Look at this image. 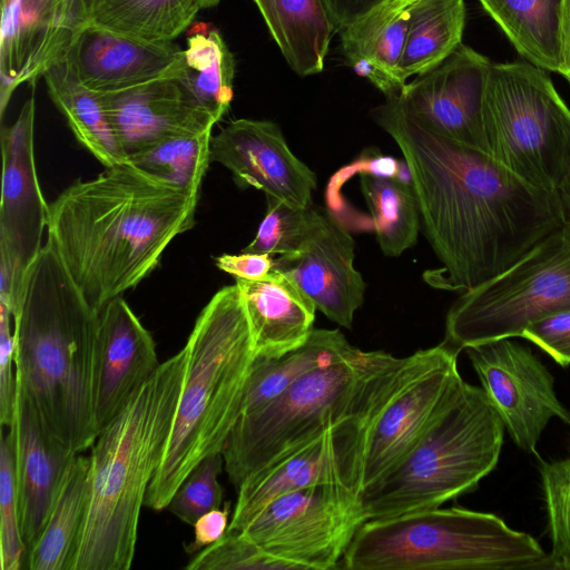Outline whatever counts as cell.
<instances>
[{"label":"cell","instance_id":"6da1fadb","mask_svg":"<svg viewBox=\"0 0 570 570\" xmlns=\"http://www.w3.org/2000/svg\"><path fill=\"white\" fill-rule=\"evenodd\" d=\"M371 114L410 168L424 234L442 264L423 274L430 286L471 291L563 223L557 193L527 183L488 153L430 129L397 96Z\"/></svg>","mask_w":570,"mask_h":570},{"label":"cell","instance_id":"7a4b0ae2","mask_svg":"<svg viewBox=\"0 0 570 570\" xmlns=\"http://www.w3.org/2000/svg\"><path fill=\"white\" fill-rule=\"evenodd\" d=\"M198 196L129 161L107 167L49 204L47 240L99 311L148 276L170 242L193 228Z\"/></svg>","mask_w":570,"mask_h":570},{"label":"cell","instance_id":"3957f363","mask_svg":"<svg viewBox=\"0 0 570 570\" xmlns=\"http://www.w3.org/2000/svg\"><path fill=\"white\" fill-rule=\"evenodd\" d=\"M98 311L46 244L29 266L13 316L17 390L45 430L75 454L91 448Z\"/></svg>","mask_w":570,"mask_h":570},{"label":"cell","instance_id":"277c9868","mask_svg":"<svg viewBox=\"0 0 570 570\" xmlns=\"http://www.w3.org/2000/svg\"><path fill=\"white\" fill-rule=\"evenodd\" d=\"M186 372L181 348L159 364L91 445L87 510L70 570H128L140 511L161 462Z\"/></svg>","mask_w":570,"mask_h":570},{"label":"cell","instance_id":"5b68a950","mask_svg":"<svg viewBox=\"0 0 570 570\" xmlns=\"http://www.w3.org/2000/svg\"><path fill=\"white\" fill-rule=\"evenodd\" d=\"M183 348V391L161 462L145 497V507L154 511L167 508L205 458L223 453L242 413L256 354L236 283L220 288L204 306Z\"/></svg>","mask_w":570,"mask_h":570},{"label":"cell","instance_id":"8992f818","mask_svg":"<svg viewBox=\"0 0 570 570\" xmlns=\"http://www.w3.org/2000/svg\"><path fill=\"white\" fill-rule=\"evenodd\" d=\"M403 357L353 346L266 406L239 415L223 450L236 491L253 474L372 406L397 380Z\"/></svg>","mask_w":570,"mask_h":570},{"label":"cell","instance_id":"52a82bcc","mask_svg":"<svg viewBox=\"0 0 570 570\" xmlns=\"http://www.w3.org/2000/svg\"><path fill=\"white\" fill-rule=\"evenodd\" d=\"M347 570H556L550 554L500 517L426 509L365 521L343 556Z\"/></svg>","mask_w":570,"mask_h":570},{"label":"cell","instance_id":"ba28073f","mask_svg":"<svg viewBox=\"0 0 570 570\" xmlns=\"http://www.w3.org/2000/svg\"><path fill=\"white\" fill-rule=\"evenodd\" d=\"M504 424L484 390L463 381L417 444L358 493L365 521L439 508L497 465Z\"/></svg>","mask_w":570,"mask_h":570},{"label":"cell","instance_id":"9c48e42d","mask_svg":"<svg viewBox=\"0 0 570 570\" xmlns=\"http://www.w3.org/2000/svg\"><path fill=\"white\" fill-rule=\"evenodd\" d=\"M483 130L487 153L535 187L556 193L570 171V109L530 62L491 65Z\"/></svg>","mask_w":570,"mask_h":570},{"label":"cell","instance_id":"30bf717a","mask_svg":"<svg viewBox=\"0 0 570 570\" xmlns=\"http://www.w3.org/2000/svg\"><path fill=\"white\" fill-rule=\"evenodd\" d=\"M570 311V223L563 222L503 273L464 292L450 307L445 337L462 351L521 337L524 328Z\"/></svg>","mask_w":570,"mask_h":570},{"label":"cell","instance_id":"8fae6325","mask_svg":"<svg viewBox=\"0 0 570 570\" xmlns=\"http://www.w3.org/2000/svg\"><path fill=\"white\" fill-rule=\"evenodd\" d=\"M364 522L356 494L324 483L276 498L240 532L294 569L331 570Z\"/></svg>","mask_w":570,"mask_h":570},{"label":"cell","instance_id":"7c38bea8","mask_svg":"<svg viewBox=\"0 0 570 570\" xmlns=\"http://www.w3.org/2000/svg\"><path fill=\"white\" fill-rule=\"evenodd\" d=\"M465 351L482 389L520 449L535 453L552 417L570 424V412L557 397L552 375L529 347L500 338Z\"/></svg>","mask_w":570,"mask_h":570},{"label":"cell","instance_id":"4fadbf2b","mask_svg":"<svg viewBox=\"0 0 570 570\" xmlns=\"http://www.w3.org/2000/svg\"><path fill=\"white\" fill-rule=\"evenodd\" d=\"M459 353L444 341L433 346L430 361L375 420L363 455L358 493L399 464L452 400L463 382Z\"/></svg>","mask_w":570,"mask_h":570},{"label":"cell","instance_id":"5bb4252c","mask_svg":"<svg viewBox=\"0 0 570 570\" xmlns=\"http://www.w3.org/2000/svg\"><path fill=\"white\" fill-rule=\"evenodd\" d=\"M365 443L362 426L346 420L253 474L237 490L227 532H240L269 502L303 488L335 483L358 497Z\"/></svg>","mask_w":570,"mask_h":570},{"label":"cell","instance_id":"9a60e30c","mask_svg":"<svg viewBox=\"0 0 570 570\" xmlns=\"http://www.w3.org/2000/svg\"><path fill=\"white\" fill-rule=\"evenodd\" d=\"M90 23L88 0L2 1L0 35V112L12 92L62 61Z\"/></svg>","mask_w":570,"mask_h":570},{"label":"cell","instance_id":"2e32d148","mask_svg":"<svg viewBox=\"0 0 570 570\" xmlns=\"http://www.w3.org/2000/svg\"><path fill=\"white\" fill-rule=\"evenodd\" d=\"M33 94L35 85L16 121L1 128L0 257L23 277L43 247L49 212L36 169Z\"/></svg>","mask_w":570,"mask_h":570},{"label":"cell","instance_id":"e0dca14e","mask_svg":"<svg viewBox=\"0 0 570 570\" xmlns=\"http://www.w3.org/2000/svg\"><path fill=\"white\" fill-rule=\"evenodd\" d=\"M491 65L460 43L438 67L406 82L397 98L430 129L487 153L483 101Z\"/></svg>","mask_w":570,"mask_h":570},{"label":"cell","instance_id":"ac0fdd59","mask_svg":"<svg viewBox=\"0 0 570 570\" xmlns=\"http://www.w3.org/2000/svg\"><path fill=\"white\" fill-rule=\"evenodd\" d=\"M210 161L227 168L240 188L261 189L296 207L312 205L316 174L293 154L273 121H230L212 137Z\"/></svg>","mask_w":570,"mask_h":570},{"label":"cell","instance_id":"d6986e66","mask_svg":"<svg viewBox=\"0 0 570 570\" xmlns=\"http://www.w3.org/2000/svg\"><path fill=\"white\" fill-rule=\"evenodd\" d=\"M178 59L163 77L97 92L127 158L173 136L213 130L216 121L178 77Z\"/></svg>","mask_w":570,"mask_h":570},{"label":"cell","instance_id":"ffe728a7","mask_svg":"<svg viewBox=\"0 0 570 570\" xmlns=\"http://www.w3.org/2000/svg\"><path fill=\"white\" fill-rule=\"evenodd\" d=\"M354 256L353 237L334 214L324 209L305 246L274 259L273 269L291 278L330 321L352 328L366 287L354 266Z\"/></svg>","mask_w":570,"mask_h":570},{"label":"cell","instance_id":"44dd1931","mask_svg":"<svg viewBox=\"0 0 570 570\" xmlns=\"http://www.w3.org/2000/svg\"><path fill=\"white\" fill-rule=\"evenodd\" d=\"M159 364L151 334L121 296L98 311L95 385L98 432L126 406Z\"/></svg>","mask_w":570,"mask_h":570},{"label":"cell","instance_id":"7402d4cb","mask_svg":"<svg viewBox=\"0 0 570 570\" xmlns=\"http://www.w3.org/2000/svg\"><path fill=\"white\" fill-rule=\"evenodd\" d=\"M10 430L20 527L28 551L41 534L66 472L77 454L45 430L18 390L14 422Z\"/></svg>","mask_w":570,"mask_h":570},{"label":"cell","instance_id":"603a6c76","mask_svg":"<svg viewBox=\"0 0 570 570\" xmlns=\"http://www.w3.org/2000/svg\"><path fill=\"white\" fill-rule=\"evenodd\" d=\"M181 51L173 41H146L89 23L65 61L88 89L114 92L165 76Z\"/></svg>","mask_w":570,"mask_h":570},{"label":"cell","instance_id":"cb8c5ba5","mask_svg":"<svg viewBox=\"0 0 570 570\" xmlns=\"http://www.w3.org/2000/svg\"><path fill=\"white\" fill-rule=\"evenodd\" d=\"M247 312L256 357H279L313 332L316 307L286 275L272 269L259 279L236 278Z\"/></svg>","mask_w":570,"mask_h":570},{"label":"cell","instance_id":"d4e9b609","mask_svg":"<svg viewBox=\"0 0 570 570\" xmlns=\"http://www.w3.org/2000/svg\"><path fill=\"white\" fill-rule=\"evenodd\" d=\"M518 52L530 63L566 72L567 0H479Z\"/></svg>","mask_w":570,"mask_h":570},{"label":"cell","instance_id":"484cf974","mask_svg":"<svg viewBox=\"0 0 570 570\" xmlns=\"http://www.w3.org/2000/svg\"><path fill=\"white\" fill-rule=\"evenodd\" d=\"M288 66L298 76L323 71L333 22L323 0H254Z\"/></svg>","mask_w":570,"mask_h":570},{"label":"cell","instance_id":"4316f807","mask_svg":"<svg viewBox=\"0 0 570 570\" xmlns=\"http://www.w3.org/2000/svg\"><path fill=\"white\" fill-rule=\"evenodd\" d=\"M90 484V458L81 453L71 461L47 523L27 551L29 570H70L83 523Z\"/></svg>","mask_w":570,"mask_h":570},{"label":"cell","instance_id":"83f0119b","mask_svg":"<svg viewBox=\"0 0 570 570\" xmlns=\"http://www.w3.org/2000/svg\"><path fill=\"white\" fill-rule=\"evenodd\" d=\"M43 78L52 102L77 140L106 168L127 163L98 94L79 82L65 59Z\"/></svg>","mask_w":570,"mask_h":570},{"label":"cell","instance_id":"f1b7e54d","mask_svg":"<svg viewBox=\"0 0 570 570\" xmlns=\"http://www.w3.org/2000/svg\"><path fill=\"white\" fill-rule=\"evenodd\" d=\"M352 347L341 331L314 328L299 347L279 357H256L240 415L266 406L303 375L341 358Z\"/></svg>","mask_w":570,"mask_h":570},{"label":"cell","instance_id":"f546056e","mask_svg":"<svg viewBox=\"0 0 570 570\" xmlns=\"http://www.w3.org/2000/svg\"><path fill=\"white\" fill-rule=\"evenodd\" d=\"M177 73L200 107L218 122L233 100L235 60L216 28L198 23L190 31Z\"/></svg>","mask_w":570,"mask_h":570},{"label":"cell","instance_id":"4dcf8cb0","mask_svg":"<svg viewBox=\"0 0 570 570\" xmlns=\"http://www.w3.org/2000/svg\"><path fill=\"white\" fill-rule=\"evenodd\" d=\"M464 0H419L410 8L409 29L400 61L406 82L443 62L462 43Z\"/></svg>","mask_w":570,"mask_h":570},{"label":"cell","instance_id":"1f68e13d","mask_svg":"<svg viewBox=\"0 0 570 570\" xmlns=\"http://www.w3.org/2000/svg\"><path fill=\"white\" fill-rule=\"evenodd\" d=\"M200 9L197 0H88L90 23L151 42H171Z\"/></svg>","mask_w":570,"mask_h":570},{"label":"cell","instance_id":"d6a6232c","mask_svg":"<svg viewBox=\"0 0 570 570\" xmlns=\"http://www.w3.org/2000/svg\"><path fill=\"white\" fill-rule=\"evenodd\" d=\"M360 185L383 254L396 257L413 247L422 225L413 185L368 174H361Z\"/></svg>","mask_w":570,"mask_h":570},{"label":"cell","instance_id":"836d02e7","mask_svg":"<svg viewBox=\"0 0 570 570\" xmlns=\"http://www.w3.org/2000/svg\"><path fill=\"white\" fill-rule=\"evenodd\" d=\"M212 130L169 137L128 158L142 171L199 195L210 163Z\"/></svg>","mask_w":570,"mask_h":570},{"label":"cell","instance_id":"e575fe53","mask_svg":"<svg viewBox=\"0 0 570 570\" xmlns=\"http://www.w3.org/2000/svg\"><path fill=\"white\" fill-rule=\"evenodd\" d=\"M266 200V215L243 252L281 256L299 252L317 228L324 209L296 207L271 196Z\"/></svg>","mask_w":570,"mask_h":570},{"label":"cell","instance_id":"d590c367","mask_svg":"<svg viewBox=\"0 0 570 570\" xmlns=\"http://www.w3.org/2000/svg\"><path fill=\"white\" fill-rule=\"evenodd\" d=\"M410 9L390 21L376 36L358 43H344V57L357 56L371 66L368 81L386 98L400 96L405 81L400 75L405 38L409 29Z\"/></svg>","mask_w":570,"mask_h":570},{"label":"cell","instance_id":"8d00e7d4","mask_svg":"<svg viewBox=\"0 0 570 570\" xmlns=\"http://www.w3.org/2000/svg\"><path fill=\"white\" fill-rule=\"evenodd\" d=\"M0 543L1 570L24 568L27 548L20 527L10 428L7 432L2 428L0 441Z\"/></svg>","mask_w":570,"mask_h":570},{"label":"cell","instance_id":"74e56055","mask_svg":"<svg viewBox=\"0 0 570 570\" xmlns=\"http://www.w3.org/2000/svg\"><path fill=\"white\" fill-rule=\"evenodd\" d=\"M540 474L556 570H570V459L541 462Z\"/></svg>","mask_w":570,"mask_h":570},{"label":"cell","instance_id":"f35d334b","mask_svg":"<svg viewBox=\"0 0 570 570\" xmlns=\"http://www.w3.org/2000/svg\"><path fill=\"white\" fill-rule=\"evenodd\" d=\"M224 469L223 453L205 458L184 480L167 510L188 525L206 512L224 504V489L218 476Z\"/></svg>","mask_w":570,"mask_h":570},{"label":"cell","instance_id":"ab89813d","mask_svg":"<svg viewBox=\"0 0 570 570\" xmlns=\"http://www.w3.org/2000/svg\"><path fill=\"white\" fill-rule=\"evenodd\" d=\"M188 570H289V563L263 550L243 532H226L215 543L198 551Z\"/></svg>","mask_w":570,"mask_h":570},{"label":"cell","instance_id":"60d3db41","mask_svg":"<svg viewBox=\"0 0 570 570\" xmlns=\"http://www.w3.org/2000/svg\"><path fill=\"white\" fill-rule=\"evenodd\" d=\"M13 317L0 303V423L11 428L17 403Z\"/></svg>","mask_w":570,"mask_h":570},{"label":"cell","instance_id":"b9f144b4","mask_svg":"<svg viewBox=\"0 0 570 570\" xmlns=\"http://www.w3.org/2000/svg\"><path fill=\"white\" fill-rule=\"evenodd\" d=\"M521 337L535 344L562 367L570 365V311L528 325Z\"/></svg>","mask_w":570,"mask_h":570},{"label":"cell","instance_id":"7bdbcfd3","mask_svg":"<svg viewBox=\"0 0 570 570\" xmlns=\"http://www.w3.org/2000/svg\"><path fill=\"white\" fill-rule=\"evenodd\" d=\"M419 0H384L366 16L342 31L341 43H358L376 36L395 17Z\"/></svg>","mask_w":570,"mask_h":570},{"label":"cell","instance_id":"ee69618b","mask_svg":"<svg viewBox=\"0 0 570 570\" xmlns=\"http://www.w3.org/2000/svg\"><path fill=\"white\" fill-rule=\"evenodd\" d=\"M229 514L230 502H224L223 509H214L203 514L193 525L194 538L185 546L186 553H197L223 538L229 525Z\"/></svg>","mask_w":570,"mask_h":570},{"label":"cell","instance_id":"f6af8a7d","mask_svg":"<svg viewBox=\"0 0 570 570\" xmlns=\"http://www.w3.org/2000/svg\"><path fill=\"white\" fill-rule=\"evenodd\" d=\"M215 265L223 272L240 279H259L274 266L269 254L245 253L238 255L223 254L215 258Z\"/></svg>","mask_w":570,"mask_h":570},{"label":"cell","instance_id":"bcb514c9","mask_svg":"<svg viewBox=\"0 0 570 570\" xmlns=\"http://www.w3.org/2000/svg\"><path fill=\"white\" fill-rule=\"evenodd\" d=\"M335 32L341 33L384 0H323Z\"/></svg>","mask_w":570,"mask_h":570},{"label":"cell","instance_id":"7dc6e473","mask_svg":"<svg viewBox=\"0 0 570 570\" xmlns=\"http://www.w3.org/2000/svg\"><path fill=\"white\" fill-rule=\"evenodd\" d=\"M556 193L561 207L563 222L570 223V171Z\"/></svg>","mask_w":570,"mask_h":570},{"label":"cell","instance_id":"c3c4849f","mask_svg":"<svg viewBox=\"0 0 570 570\" xmlns=\"http://www.w3.org/2000/svg\"><path fill=\"white\" fill-rule=\"evenodd\" d=\"M564 50H566V72L563 77L570 82V0L566 2L564 21Z\"/></svg>","mask_w":570,"mask_h":570},{"label":"cell","instance_id":"681fc988","mask_svg":"<svg viewBox=\"0 0 570 570\" xmlns=\"http://www.w3.org/2000/svg\"><path fill=\"white\" fill-rule=\"evenodd\" d=\"M202 9H208L217 6L220 0H197Z\"/></svg>","mask_w":570,"mask_h":570},{"label":"cell","instance_id":"f907efd6","mask_svg":"<svg viewBox=\"0 0 570 570\" xmlns=\"http://www.w3.org/2000/svg\"><path fill=\"white\" fill-rule=\"evenodd\" d=\"M2 1H7V0H2Z\"/></svg>","mask_w":570,"mask_h":570}]
</instances>
